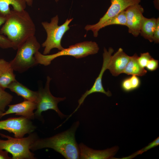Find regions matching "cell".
I'll return each mask as SVG.
<instances>
[{
  "label": "cell",
  "mask_w": 159,
  "mask_h": 159,
  "mask_svg": "<svg viewBox=\"0 0 159 159\" xmlns=\"http://www.w3.org/2000/svg\"><path fill=\"white\" fill-rule=\"evenodd\" d=\"M80 124L79 121H76L66 130L49 137L39 138L30 145V150L34 151L50 148L60 153L66 159H80L79 144L75 137L76 132Z\"/></svg>",
  "instance_id": "cell-1"
},
{
  "label": "cell",
  "mask_w": 159,
  "mask_h": 159,
  "mask_svg": "<svg viewBox=\"0 0 159 159\" xmlns=\"http://www.w3.org/2000/svg\"><path fill=\"white\" fill-rule=\"evenodd\" d=\"M35 25L29 14L25 9L11 10L0 30L11 42L12 48L16 50L27 39L34 36Z\"/></svg>",
  "instance_id": "cell-2"
},
{
  "label": "cell",
  "mask_w": 159,
  "mask_h": 159,
  "mask_svg": "<svg viewBox=\"0 0 159 159\" xmlns=\"http://www.w3.org/2000/svg\"><path fill=\"white\" fill-rule=\"evenodd\" d=\"M99 48L95 42L85 41L77 43L64 48L57 53L50 55H44L39 51L35 54V58L38 63L45 66L49 65L56 58L62 56H69L77 59L81 58L88 55L97 54Z\"/></svg>",
  "instance_id": "cell-3"
},
{
  "label": "cell",
  "mask_w": 159,
  "mask_h": 159,
  "mask_svg": "<svg viewBox=\"0 0 159 159\" xmlns=\"http://www.w3.org/2000/svg\"><path fill=\"white\" fill-rule=\"evenodd\" d=\"M41 45L35 35L27 39L17 49L16 54L9 62L14 71L23 73L38 64L34 57Z\"/></svg>",
  "instance_id": "cell-4"
},
{
  "label": "cell",
  "mask_w": 159,
  "mask_h": 159,
  "mask_svg": "<svg viewBox=\"0 0 159 159\" xmlns=\"http://www.w3.org/2000/svg\"><path fill=\"white\" fill-rule=\"evenodd\" d=\"M0 135L7 139H0V149L5 150L12 155V159H35L34 154L31 152L30 145L39 138L37 133H32L26 137L13 138L0 133Z\"/></svg>",
  "instance_id": "cell-5"
},
{
  "label": "cell",
  "mask_w": 159,
  "mask_h": 159,
  "mask_svg": "<svg viewBox=\"0 0 159 159\" xmlns=\"http://www.w3.org/2000/svg\"><path fill=\"white\" fill-rule=\"evenodd\" d=\"M73 19H67L64 24L59 26V17L57 15L51 19L49 23L47 21L42 22L47 33V39L42 44L44 47L43 54H48L53 48H57L59 51L64 49L61 45V40L64 34L69 29V25Z\"/></svg>",
  "instance_id": "cell-6"
},
{
  "label": "cell",
  "mask_w": 159,
  "mask_h": 159,
  "mask_svg": "<svg viewBox=\"0 0 159 159\" xmlns=\"http://www.w3.org/2000/svg\"><path fill=\"white\" fill-rule=\"evenodd\" d=\"M52 78L49 76L47 77V80L44 88H39L37 91L38 97L36 104V110L34 112V118L44 121L42 113L49 110L55 111L59 116L62 119L67 118L68 115L62 113L58 107V103L65 100L66 97H56L51 94L49 89L50 83Z\"/></svg>",
  "instance_id": "cell-7"
},
{
  "label": "cell",
  "mask_w": 159,
  "mask_h": 159,
  "mask_svg": "<svg viewBox=\"0 0 159 159\" xmlns=\"http://www.w3.org/2000/svg\"><path fill=\"white\" fill-rule=\"evenodd\" d=\"M36 128L30 119L23 116L0 121V130L13 133L16 138H22L25 134L32 133Z\"/></svg>",
  "instance_id": "cell-8"
},
{
  "label": "cell",
  "mask_w": 159,
  "mask_h": 159,
  "mask_svg": "<svg viewBox=\"0 0 159 159\" xmlns=\"http://www.w3.org/2000/svg\"><path fill=\"white\" fill-rule=\"evenodd\" d=\"M141 1V0H111L110 6L99 21L94 24L87 25L85 29L87 31L91 30L94 37H97L98 32L101 29V26L104 22L125 10L129 6L139 4Z\"/></svg>",
  "instance_id": "cell-9"
},
{
  "label": "cell",
  "mask_w": 159,
  "mask_h": 159,
  "mask_svg": "<svg viewBox=\"0 0 159 159\" xmlns=\"http://www.w3.org/2000/svg\"><path fill=\"white\" fill-rule=\"evenodd\" d=\"M114 50L112 47L109 48L108 50L105 48L104 49L103 53V62L102 67L100 72L96 79L95 82L91 89L89 90H87L82 95L78 100V105L74 111L71 114L72 115L79 108L81 105L83 103L86 98L90 95L95 92L103 93L108 97L112 95V93L110 91H106L103 87L102 80L103 74L106 70L107 69L108 65Z\"/></svg>",
  "instance_id": "cell-10"
},
{
  "label": "cell",
  "mask_w": 159,
  "mask_h": 159,
  "mask_svg": "<svg viewBox=\"0 0 159 159\" xmlns=\"http://www.w3.org/2000/svg\"><path fill=\"white\" fill-rule=\"evenodd\" d=\"M126 26L128 32L135 37H137L140 33V27L144 16L143 8L139 4L130 6L125 10Z\"/></svg>",
  "instance_id": "cell-11"
},
{
  "label": "cell",
  "mask_w": 159,
  "mask_h": 159,
  "mask_svg": "<svg viewBox=\"0 0 159 159\" xmlns=\"http://www.w3.org/2000/svg\"><path fill=\"white\" fill-rule=\"evenodd\" d=\"M80 159H107L113 158L118 151V146L102 150H96L88 147L82 143L79 144Z\"/></svg>",
  "instance_id": "cell-12"
},
{
  "label": "cell",
  "mask_w": 159,
  "mask_h": 159,
  "mask_svg": "<svg viewBox=\"0 0 159 159\" xmlns=\"http://www.w3.org/2000/svg\"><path fill=\"white\" fill-rule=\"evenodd\" d=\"M8 106V109L2 113L0 118L8 114L15 113L16 115H21L30 120L34 118L33 111L36 109L37 105L34 102L24 100L21 102Z\"/></svg>",
  "instance_id": "cell-13"
},
{
  "label": "cell",
  "mask_w": 159,
  "mask_h": 159,
  "mask_svg": "<svg viewBox=\"0 0 159 159\" xmlns=\"http://www.w3.org/2000/svg\"><path fill=\"white\" fill-rule=\"evenodd\" d=\"M130 56L127 55L121 48L112 55L107 69L112 75L117 76L123 73L130 59Z\"/></svg>",
  "instance_id": "cell-14"
},
{
  "label": "cell",
  "mask_w": 159,
  "mask_h": 159,
  "mask_svg": "<svg viewBox=\"0 0 159 159\" xmlns=\"http://www.w3.org/2000/svg\"><path fill=\"white\" fill-rule=\"evenodd\" d=\"M14 71L9 62L3 59H0V86L4 89L16 80Z\"/></svg>",
  "instance_id": "cell-15"
},
{
  "label": "cell",
  "mask_w": 159,
  "mask_h": 159,
  "mask_svg": "<svg viewBox=\"0 0 159 159\" xmlns=\"http://www.w3.org/2000/svg\"><path fill=\"white\" fill-rule=\"evenodd\" d=\"M11 92L27 100L37 103L38 97L37 91L30 90L26 86L16 80L11 83L8 86Z\"/></svg>",
  "instance_id": "cell-16"
},
{
  "label": "cell",
  "mask_w": 159,
  "mask_h": 159,
  "mask_svg": "<svg viewBox=\"0 0 159 159\" xmlns=\"http://www.w3.org/2000/svg\"><path fill=\"white\" fill-rule=\"evenodd\" d=\"M157 18H148L143 16L140 25V33L141 36L151 42L153 37L156 27Z\"/></svg>",
  "instance_id": "cell-17"
},
{
  "label": "cell",
  "mask_w": 159,
  "mask_h": 159,
  "mask_svg": "<svg viewBox=\"0 0 159 159\" xmlns=\"http://www.w3.org/2000/svg\"><path fill=\"white\" fill-rule=\"evenodd\" d=\"M138 57V56L136 53L132 56H130L123 73L128 75H135L138 76H142L146 74L147 71L139 64Z\"/></svg>",
  "instance_id": "cell-18"
},
{
  "label": "cell",
  "mask_w": 159,
  "mask_h": 159,
  "mask_svg": "<svg viewBox=\"0 0 159 159\" xmlns=\"http://www.w3.org/2000/svg\"><path fill=\"white\" fill-rule=\"evenodd\" d=\"M10 6L14 10L21 11L25 9L26 4L24 0H0V14L6 17L11 12Z\"/></svg>",
  "instance_id": "cell-19"
},
{
  "label": "cell",
  "mask_w": 159,
  "mask_h": 159,
  "mask_svg": "<svg viewBox=\"0 0 159 159\" xmlns=\"http://www.w3.org/2000/svg\"><path fill=\"white\" fill-rule=\"evenodd\" d=\"M140 85L141 80L138 76L132 75L122 80L121 87L124 91L129 92L137 89Z\"/></svg>",
  "instance_id": "cell-20"
},
{
  "label": "cell",
  "mask_w": 159,
  "mask_h": 159,
  "mask_svg": "<svg viewBox=\"0 0 159 159\" xmlns=\"http://www.w3.org/2000/svg\"><path fill=\"white\" fill-rule=\"evenodd\" d=\"M118 25L126 26V17L125 10L115 16L109 19L104 22L101 26V29L107 26Z\"/></svg>",
  "instance_id": "cell-21"
},
{
  "label": "cell",
  "mask_w": 159,
  "mask_h": 159,
  "mask_svg": "<svg viewBox=\"0 0 159 159\" xmlns=\"http://www.w3.org/2000/svg\"><path fill=\"white\" fill-rule=\"evenodd\" d=\"M13 96L0 86V110L5 112V108L12 101Z\"/></svg>",
  "instance_id": "cell-22"
},
{
  "label": "cell",
  "mask_w": 159,
  "mask_h": 159,
  "mask_svg": "<svg viewBox=\"0 0 159 159\" xmlns=\"http://www.w3.org/2000/svg\"><path fill=\"white\" fill-rule=\"evenodd\" d=\"M6 19V17L0 14V26L4 24ZM0 47L3 49H7L12 48L11 42L7 37L0 34Z\"/></svg>",
  "instance_id": "cell-23"
},
{
  "label": "cell",
  "mask_w": 159,
  "mask_h": 159,
  "mask_svg": "<svg viewBox=\"0 0 159 159\" xmlns=\"http://www.w3.org/2000/svg\"><path fill=\"white\" fill-rule=\"evenodd\" d=\"M148 52L140 53L138 56V60L140 65L143 68H145L148 62L152 58Z\"/></svg>",
  "instance_id": "cell-24"
},
{
  "label": "cell",
  "mask_w": 159,
  "mask_h": 159,
  "mask_svg": "<svg viewBox=\"0 0 159 159\" xmlns=\"http://www.w3.org/2000/svg\"><path fill=\"white\" fill-rule=\"evenodd\" d=\"M159 145V137H158L153 141L149 143L147 146L142 149L141 150L137 151L135 153L136 155L141 154L143 153L148 150L158 145Z\"/></svg>",
  "instance_id": "cell-25"
},
{
  "label": "cell",
  "mask_w": 159,
  "mask_h": 159,
  "mask_svg": "<svg viewBox=\"0 0 159 159\" xmlns=\"http://www.w3.org/2000/svg\"><path fill=\"white\" fill-rule=\"evenodd\" d=\"M158 67V61L152 57L148 62L145 68L150 71L156 70Z\"/></svg>",
  "instance_id": "cell-26"
},
{
  "label": "cell",
  "mask_w": 159,
  "mask_h": 159,
  "mask_svg": "<svg viewBox=\"0 0 159 159\" xmlns=\"http://www.w3.org/2000/svg\"><path fill=\"white\" fill-rule=\"evenodd\" d=\"M153 42L158 44L159 42V18H157L156 26L153 37Z\"/></svg>",
  "instance_id": "cell-27"
},
{
  "label": "cell",
  "mask_w": 159,
  "mask_h": 159,
  "mask_svg": "<svg viewBox=\"0 0 159 159\" xmlns=\"http://www.w3.org/2000/svg\"><path fill=\"white\" fill-rule=\"evenodd\" d=\"M9 152L7 151L0 149V159H11V158L9 156Z\"/></svg>",
  "instance_id": "cell-28"
},
{
  "label": "cell",
  "mask_w": 159,
  "mask_h": 159,
  "mask_svg": "<svg viewBox=\"0 0 159 159\" xmlns=\"http://www.w3.org/2000/svg\"><path fill=\"white\" fill-rule=\"evenodd\" d=\"M154 6L156 9L159 10V0H154L153 1Z\"/></svg>",
  "instance_id": "cell-29"
},
{
  "label": "cell",
  "mask_w": 159,
  "mask_h": 159,
  "mask_svg": "<svg viewBox=\"0 0 159 159\" xmlns=\"http://www.w3.org/2000/svg\"><path fill=\"white\" fill-rule=\"evenodd\" d=\"M29 6H32L33 4V0H24Z\"/></svg>",
  "instance_id": "cell-30"
},
{
  "label": "cell",
  "mask_w": 159,
  "mask_h": 159,
  "mask_svg": "<svg viewBox=\"0 0 159 159\" xmlns=\"http://www.w3.org/2000/svg\"><path fill=\"white\" fill-rule=\"evenodd\" d=\"M3 112H4L0 110V117Z\"/></svg>",
  "instance_id": "cell-31"
},
{
  "label": "cell",
  "mask_w": 159,
  "mask_h": 159,
  "mask_svg": "<svg viewBox=\"0 0 159 159\" xmlns=\"http://www.w3.org/2000/svg\"><path fill=\"white\" fill-rule=\"evenodd\" d=\"M59 0H55V1L56 2H57Z\"/></svg>",
  "instance_id": "cell-32"
}]
</instances>
